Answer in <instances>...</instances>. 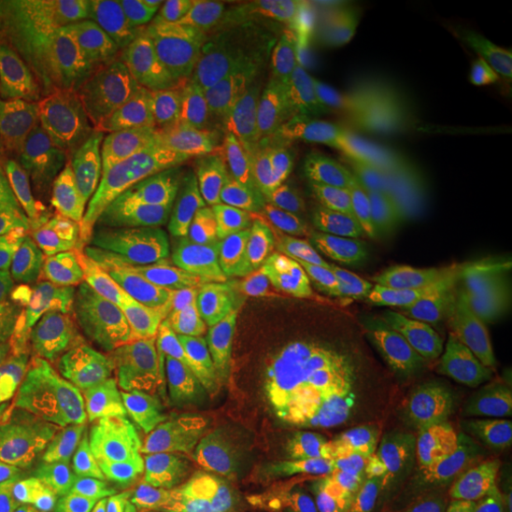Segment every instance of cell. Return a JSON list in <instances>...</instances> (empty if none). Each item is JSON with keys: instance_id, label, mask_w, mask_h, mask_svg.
<instances>
[{"instance_id": "obj_18", "label": "cell", "mask_w": 512, "mask_h": 512, "mask_svg": "<svg viewBox=\"0 0 512 512\" xmlns=\"http://www.w3.org/2000/svg\"><path fill=\"white\" fill-rule=\"evenodd\" d=\"M473 430L512 450V382L498 387H473Z\"/></svg>"}, {"instance_id": "obj_12", "label": "cell", "mask_w": 512, "mask_h": 512, "mask_svg": "<svg viewBox=\"0 0 512 512\" xmlns=\"http://www.w3.org/2000/svg\"><path fill=\"white\" fill-rule=\"evenodd\" d=\"M510 504L512 450L470 424L325 512H493Z\"/></svg>"}, {"instance_id": "obj_14", "label": "cell", "mask_w": 512, "mask_h": 512, "mask_svg": "<svg viewBox=\"0 0 512 512\" xmlns=\"http://www.w3.org/2000/svg\"><path fill=\"white\" fill-rule=\"evenodd\" d=\"M430 92L453 117L481 185L512 222V69L456 60Z\"/></svg>"}, {"instance_id": "obj_7", "label": "cell", "mask_w": 512, "mask_h": 512, "mask_svg": "<svg viewBox=\"0 0 512 512\" xmlns=\"http://www.w3.org/2000/svg\"><path fill=\"white\" fill-rule=\"evenodd\" d=\"M470 416L467 382L396 384L328 399L308 421L302 444L308 512H325L342 495L467 430Z\"/></svg>"}, {"instance_id": "obj_3", "label": "cell", "mask_w": 512, "mask_h": 512, "mask_svg": "<svg viewBox=\"0 0 512 512\" xmlns=\"http://www.w3.org/2000/svg\"><path fill=\"white\" fill-rule=\"evenodd\" d=\"M359 177L288 208L231 282L282 384L339 342L419 268Z\"/></svg>"}, {"instance_id": "obj_21", "label": "cell", "mask_w": 512, "mask_h": 512, "mask_svg": "<svg viewBox=\"0 0 512 512\" xmlns=\"http://www.w3.org/2000/svg\"><path fill=\"white\" fill-rule=\"evenodd\" d=\"M185 512H217V504H214V495H211V490H205V493L197 495V498H194V504H191Z\"/></svg>"}, {"instance_id": "obj_23", "label": "cell", "mask_w": 512, "mask_h": 512, "mask_svg": "<svg viewBox=\"0 0 512 512\" xmlns=\"http://www.w3.org/2000/svg\"><path fill=\"white\" fill-rule=\"evenodd\" d=\"M493 512H512V504L510 507H501V510H493Z\"/></svg>"}, {"instance_id": "obj_4", "label": "cell", "mask_w": 512, "mask_h": 512, "mask_svg": "<svg viewBox=\"0 0 512 512\" xmlns=\"http://www.w3.org/2000/svg\"><path fill=\"white\" fill-rule=\"evenodd\" d=\"M359 180L424 262L447 274L512 265V222L476 177L430 86L399 126L367 148Z\"/></svg>"}, {"instance_id": "obj_15", "label": "cell", "mask_w": 512, "mask_h": 512, "mask_svg": "<svg viewBox=\"0 0 512 512\" xmlns=\"http://www.w3.org/2000/svg\"><path fill=\"white\" fill-rule=\"evenodd\" d=\"M453 322L467 384L512 382V265L453 274Z\"/></svg>"}, {"instance_id": "obj_19", "label": "cell", "mask_w": 512, "mask_h": 512, "mask_svg": "<svg viewBox=\"0 0 512 512\" xmlns=\"http://www.w3.org/2000/svg\"><path fill=\"white\" fill-rule=\"evenodd\" d=\"M12 501H15V512H72L63 495L57 493V487L37 476L23 478L15 487Z\"/></svg>"}, {"instance_id": "obj_17", "label": "cell", "mask_w": 512, "mask_h": 512, "mask_svg": "<svg viewBox=\"0 0 512 512\" xmlns=\"http://www.w3.org/2000/svg\"><path fill=\"white\" fill-rule=\"evenodd\" d=\"M458 60L512 69V0L495 3L484 15V23L476 32L473 46Z\"/></svg>"}, {"instance_id": "obj_1", "label": "cell", "mask_w": 512, "mask_h": 512, "mask_svg": "<svg viewBox=\"0 0 512 512\" xmlns=\"http://www.w3.org/2000/svg\"><path fill=\"white\" fill-rule=\"evenodd\" d=\"M0 111L89 202L131 291L231 274L288 211L197 83L174 0H0Z\"/></svg>"}, {"instance_id": "obj_13", "label": "cell", "mask_w": 512, "mask_h": 512, "mask_svg": "<svg viewBox=\"0 0 512 512\" xmlns=\"http://www.w3.org/2000/svg\"><path fill=\"white\" fill-rule=\"evenodd\" d=\"M308 419L311 399L282 390L217 464L211 484L217 512H308L302 461Z\"/></svg>"}, {"instance_id": "obj_20", "label": "cell", "mask_w": 512, "mask_h": 512, "mask_svg": "<svg viewBox=\"0 0 512 512\" xmlns=\"http://www.w3.org/2000/svg\"><path fill=\"white\" fill-rule=\"evenodd\" d=\"M430 3V9L444 18L447 23H456V26H473L476 29V23L493 6L490 3H484V0H427Z\"/></svg>"}, {"instance_id": "obj_10", "label": "cell", "mask_w": 512, "mask_h": 512, "mask_svg": "<svg viewBox=\"0 0 512 512\" xmlns=\"http://www.w3.org/2000/svg\"><path fill=\"white\" fill-rule=\"evenodd\" d=\"M265 60H274L373 148L419 106L430 83H404L384 66L359 3L265 0Z\"/></svg>"}, {"instance_id": "obj_8", "label": "cell", "mask_w": 512, "mask_h": 512, "mask_svg": "<svg viewBox=\"0 0 512 512\" xmlns=\"http://www.w3.org/2000/svg\"><path fill=\"white\" fill-rule=\"evenodd\" d=\"M220 106L242 154L285 208L350 180L359 146L350 131L274 60H248L197 77Z\"/></svg>"}, {"instance_id": "obj_6", "label": "cell", "mask_w": 512, "mask_h": 512, "mask_svg": "<svg viewBox=\"0 0 512 512\" xmlns=\"http://www.w3.org/2000/svg\"><path fill=\"white\" fill-rule=\"evenodd\" d=\"M126 271L72 180L20 128L0 120V291L117 308Z\"/></svg>"}, {"instance_id": "obj_11", "label": "cell", "mask_w": 512, "mask_h": 512, "mask_svg": "<svg viewBox=\"0 0 512 512\" xmlns=\"http://www.w3.org/2000/svg\"><path fill=\"white\" fill-rule=\"evenodd\" d=\"M467 382L453 322V274L421 259L396 291L282 384L305 399L376 387Z\"/></svg>"}, {"instance_id": "obj_5", "label": "cell", "mask_w": 512, "mask_h": 512, "mask_svg": "<svg viewBox=\"0 0 512 512\" xmlns=\"http://www.w3.org/2000/svg\"><path fill=\"white\" fill-rule=\"evenodd\" d=\"M117 373L114 308L0 296V461L55 464Z\"/></svg>"}, {"instance_id": "obj_9", "label": "cell", "mask_w": 512, "mask_h": 512, "mask_svg": "<svg viewBox=\"0 0 512 512\" xmlns=\"http://www.w3.org/2000/svg\"><path fill=\"white\" fill-rule=\"evenodd\" d=\"M55 470L57 493L72 512H185L202 464L117 370L80 413Z\"/></svg>"}, {"instance_id": "obj_22", "label": "cell", "mask_w": 512, "mask_h": 512, "mask_svg": "<svg viewBox=\"0 0 512 512\" xmlns=\"http://www.w3.org/2000/svg\"><path fill=\"white\" fill-rule=\"evenodd\" d=\"M0 512H12V510H9V504L3 501V495H0Z\"/></svg>"}, {"instance_id": "obj_2", "label": "cell", "mask_w": 512, "mask_h": 512, "mask_svg": "<svg viewBox=\"0 0 512 512\" xmlns=\"http://www.w3.org/2000/svg\"><path fill=\"white\" fill-rule=\"evenodd\" d=\"M117 370L165 433L220 464L282 396L231 274L171 271L114 308Z\"/></svg>"}, {"instance_id": "obj_16", "label": "cell", "mask_w": 512, "mask_h": 512, "mask_svg": "<svg viewBox=\"0 0 512 512\" xmlns=\"http://www.w3.org/2000/svg\"><path fill=\"white\" fill-rule=\"evenodd\" d=\"M359 12L384 66L404 83L447 69L473 35V26L447 23L427 0H362Z\"/></svg>"}]
</instances>
